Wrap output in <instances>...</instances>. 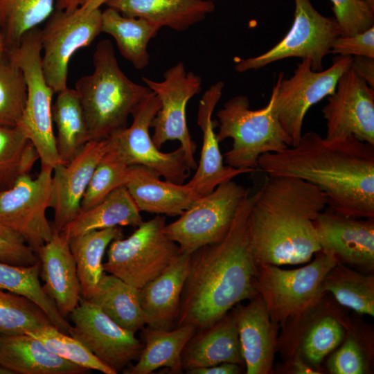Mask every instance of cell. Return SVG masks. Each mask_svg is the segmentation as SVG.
<instances>
[{"mask_svg":"<svg viewBox=\"0 0 374 374\" xmlns=\"http://www.w3.org/2000/svg\"><path fill=\"white\" fill-rule=\"evenodd\" d=\"M258 167L270 176L314 184L326 195L327 207L337 213L374 218V145L353 136L327 140L311 131L295 146L262 154Z\"/></svg>","mask_w":374,"mask_h":374,"instance_id":"1","label":"cell"},{"mask_svg":"<svg viewBox=\"0 0 374 374\" xmlns=\"http://www.w3.org/2000/svg\"><path fill=\"white\" fill-rule=\"evenodd\" d=\"M255 197L256 193L249 194L244 198L220 241L191 254L177 326L191 324L197 330L205 328L240 301L258 295L254 286L258 265L249 232Z\"/></svg>","mask_w":374,"mask_h":374,"instance_id":"2","label":"cell"},{"mask_svg":"<svg viewBox=\"0 0 374 374\" xmlns=\"http://www.w3.org/2000/svg\"><path fill=\"white\" fill-rule=\"evenodd\" d=\"M328 206L324 193L305 180L270 176L256 193L249 232L258 266L298 265L321 251L314 220Z\"/></svg>","mask_w":374,"mask_h":374,"instance_id":"3","label":"cell"},{"mask_svg":"<svg viewBox=\"0 0 374 374\" xmlns=\"http://www.w3.org/2000/svg\"><path fill=\"white\" fill-rule=\"evenodd\" d=\"M93 64V73L79 78L75 87L83 109L89 141L106 139L127 127L130 115L152 91L123 73L109 39L98 43Z\"/></svg>","mask_w":374,"mask_h":374,"instance_id":"4","label":"cell"},{"mask_svg":"<svg viewBox=\"0 0 374 374\" xmlns=\"http://www.w3.org/2000/svg\"><path fill=\"white\" fill-rule=\"evenodd\" d=\"M274 99L273 88L267 105L252 109L247 96H236L217 112L218 141L233 140L231 149L224 155L227 166L254 172L262 154L278 152L292 146L291 138L275 112Z\"/></svg>","mask_w":374,"mask_h":374,"instance_id":"5","label":"cell"},{"mask_svg":"<svg viewBox=\"0 0 374 374\" xmlns=\"http://www.w3.org/2000/svg\"><path fill=\"white\" fill-rule=\"evenodd\" d=\"M41 29L35 27L19 43L6 49L9 60L23 73L27 89L24 112L17 125L34 145L41 168H53L62 163L53 128L52 97L42 66Z\"/></svg>","mask_w":374,"mask_h":374,"instance_id":"6","label":"cell"},{"mask_svg":"<svg viewBox=\"0 0 374 374\" xmlns=\"http://www.w3.org/2000/svg\"><path fill=\"white\" fill-rule=\"evenodd\" d=\"M314 256L311 262L295 269H283L272 265L258 266L254 286L276 326L283 327L299 318L325 293L324 276L339 262L334 256L321 251Z\"/></svg>","mask_w":374,"mask_h":374,"instance_id":"7","label":"cell"},{"mask_svg":"<svg viewBox=\"0 0 374 374\" xmlns=\"http://www.w3.org/2000/svg\"><path fill=\"white\" fill-rule=\"evenodd\" d=\"M166 217L143 222L129 237L109 245L103 270L141 289L159 275L179 253L178 244L165 231Z\"/></svg>","mask_w":374,"mask_h":374,"instance_id":"8","label":"cell"},{"mask_svg":"<svg viewBox=\"0 0 374 374\" xmlns=\"http://www.w3.org/2000/svg\"><path fill=\"white\" fill-rule=\"evenodd\" d=\"M161 107L157 96L149 93L132 113L130 126L107 139V150L127 166H142L176 184H184L189 177V167L183 149L179 146L170 152H162L154 143L150 128Z\"/></svg>","mask_w":374,"mask_h":374,"instance_id":"9","label":"cell"},{"mask_svg":"<svg viewBox=\"0 0 374 374\" xmlns=\"http://www.w3.org/2000/svg\"><path fill=\"white\" fill-rule=\"evenodd\" d=\"M248 189L233 179L218 185L200 197L165 231L181 251L193 253L198 249L220 241L227 233Z\"/></svg>","mask_w":374,"mask_h":374,"instance_id":"10","label":"cell"},{"mask_svg":"<svg viewBox=\"0 0 374 374\" xmlns=\"http://www.w3.org/2000/svg\"><path fill=\"white\" fill-rule=\"evenodd\" d=\"M292 25L285 37L267 51L256 57L238 59L235 69L243 73L257 70L270 63L290 57L310 60L312 69L323 70V60L333 42L341 35L335 18L319 12L310 0H294Z\"/></svg>","mask_w":374,"mask_h":374,"instance_id":"11","label":"cell"},{"mask_svg":"<svg viewBox=\"0 0 374 374\" xmlns=\"http://www.w3.org/2000/svg\"><path fill=\"white\" fill-rule=\"evenodd\" d=\"M353 56L339 55L332 64L319 71L312 69L309 60L302 59L294 74L288 79L280 73L274 89V109L285 132L292 140V146L299 142L303 121L308 109L332 94L341 75L348 70Z\"/></svg>","mask_w":374,"mask_h":374,"instance_id":"12","label":"cell"},{"mask_svg":"<svg viewBox=\"0 0 374 374\" xmlns=\"http://www.w3.org/2000/svg\"><path fill=\"white\" fill-rule=\"evenodd\" d=\"M142 80L161 103L151 125L154 143L160 150L168 141H178L189 167L196 170L197 163L194 155L197 145L188 130L186 109L188 102L201 91V77L187 71L184 64L179 62L166 70L161 81L145 77Z\"/></svg>","mask_w":374,"mask_h":374,"instance_id":"13","label":"cell"},{"mask_svg":"<svg viewBox=\"0 0 374 374\" xmlns=\"http://www.w3.org/2000/svg\"><path fill=\"white\" fill-rule=\"evenodd\" d=\"M53 168H41L38 175L19 176L0 192V222L19 234L36 253L52 238L54 229L46 217L52 197Z\"/></svg>","mask_w":374,"mask_h":374,"instance_id":"14","label":"cell"},{"mask_svg":"<svg viewBox=\"0 0 374 374\" xmlns=\"http://www.w3.org/2000/svg\"><path fill=\"white\" fill-rule=\"evenodd\" d=\"M100 9L82 14L55 9L41 30L44 55L42 66L44 78L54 93L68 88L69 63L80 48L90 45L101 33Z\"/></svg>","mask_w":374,"mask_h":374,"instance_id":"15","label":"cell"},{"mask_svg":"<svg viewBox=\"0 0 374 374\" xmlns=\"http://www.w3.org/2000/svg\"><path fill=\"white\" fill-rule=\"evenodd\" d=\"M69 315L73 325L69 334L116 373L138 359L143 344L135 333L118 325L96 305L81 297Z\"/></svg>","mask_w":374,"mask_h":374,"instance_id":"16","label":"cell"},{"mask_svg":"<svg viewBox=\"0 0 374 374\" xmlns=\"http://www.w3.org/2000/svg\"><path fill=\"white\" fill-rule=\"evenodd\" d=\"M325 139L349 136L374 145V91L350 67L339 78L323 107Z\"/></svg>","mask_w":374,"mask_h":374,"instance_id":"17","label":"cell"},{"mask_svg":"<svg viewBox=\"0 0 374 374\" xmlns=\"http://www.w3.org/2000/svg\"><path fill=\"white\" fill-rule=\"evenodd\" d=\"M314 223L321 251L339 263L373 270L374 218L346 216L326 207Z\"/></svg>","mask_w":374,"mask_h":374,"instance_id":"18","label":"cell"},{"mask_svg":"<svg viewBox=\"0 0 374 374\" xmlns=\"http://www.w3.org/2000/svg\"><path fill=\"white\" fill-rule=\"evenodd\" d=\"M107 149L106 139L89 141L70 161L53 168L51 208L56 231L60 232L80 212L84 194Z\"/></svg>","mask_w":374,"mask_h":374,"instance_id":"19","label":"cell"},{"mask_svg":"<svg viewBox=\"0 0 374 374\" xmlns=\"http://www.w3.org/2000/svg\"><path fill=\"white\" fill-rule=\"evenodd\" d=\"M224 84L218 81L202 96L198 105L197 123L202 132V145L199 163L192 179L186 183L200 197L211 193L218 185L238 175L251 172L235 168L223 162L213 120L215 108L220 100Z\"/></svg>","mask_w":374,"mask_h":374,"instance_id":"20","label":"cell"},{"mask_svg":"<svg viewBox=\"0 0 374 374\" xmlns=\"http://www.w3.org/2000/svg\"><path fill=\"white\" fill-rule=\"evenodd\" d=\"M36 253L40 262L39 276L44 281L43 290L53 301L61 315L66 318L78 305L82 297L69 241L54 229L51 239Z\"/></svg>","mask_w":374,"mask_h":374,"instance_id":"21","label":"cell"},{"mask_svg":"<svg viewBox=\"0 0 374 374\" xmlns=\"http://www.w3.org/2000/svg\"><path fill=\"white\" fill-rule=\"evenodd\" d=\"M250 300L233 312L246 373L268 374L272 371L276 344V325L260 295Z\"/></svg>","mask_w":374,"mask_h":374,"instance_id":"22","label":"cell"},{"mask_svg":"<svg viewBox=\"0 0 374 374\" xmlns=\"http://www.w3.org/2000/svg\"><path fill=\"white\" fill-rule=\"evenodd\" d=\"M191 254L180 251L159 275L140 289V303L148 327L170 330L177 320Z\"/></svg>","mask_w":374,"mask_h":374,"instance_id":"23","label":"cell"},{"mask_svg":"<svg viewBox=\"0 0 374 374\" xmlns=\"http://www.w3.org/2000/svg\"><path fill=\"white\" fill-rule=\"evenodd\" d=\"M124 186L140 211L157 215H180L200 197L187 184L163 181L142 166H129Z\"/></svg>","mask_w":374,"mask_h":374,"instance_id":"24","label":"cell"},{"mask_svg":"<svg viewBox=\"0 0 374 374\" xmlns=\"http://www.w3.org/2000/svg\"><path fill=\"white\" fill-rule=\"evenodd\" d=\"M0 365L8 374H82L88 371L52 353L28 334L0 335Z\"/></svg>","mask_w":374,"mask_h":374,"instance_id":"25","label":"cell"},{"mask_svg":"<svg viewBox=\"0 0 374 374\" xmlns=\"http://www.w3.org/2000/svg\"><path fill=\"white\" fill-rule=\"evenodd\" d=\"M199 330L183 350V369L208 367L224 362L239 364L244 362L233 312Z\"/></svg>","mask_w":374,"mask_h":374,"instance_id":"26","label":"cell"},{"mask_svg":"<svg viewBox=\"0 0 374 374\" xmlns=\"http://www.w3.org/2000/svg\"><path fill=\"white\" fill-rule=\"evenodd\" d=\"M105 5L124 16L143 18L178 32L203 21L215 10L211 0H108Z\"/></svg>","mask_w":374,"mask_h":374,"instance_id":"27","label":"cell"},{"mask_svg":"<svg viewBox=\"0 0 374 374\" xmlns=\"http://www.w3.org/2000/svg\"><path fill=\"white\" fill-rule=\"evenodd\" d=\"M141 330L144 345L138 362L124 373L150 374L161 367L174 373H181L183 350L197 329L191 324H184L173 330L149 327Z\"/></svg>","mask_w":374,"mask_h":374,"instance_id":"28","label":"cell"},{"mask_svg":"<svg viewBox=\"0 0 374 374\" xmlns=\"http://www.w3.org/2000/svg\"><path fill=\"white\" fill-rule=\"evenodd\" d=\"M143 222L141 211L125 186H122L96 206L80 212L60 232L69 240L94 230L123 226L137 227Z\"/></svg>","mask_w":374,"mask_h":374,"instance_id":"29","label":"cell"},{"mask_svg":"<svg viewBox=\"0 0 374 374\" xmlns=\"http://www.w3.org/2000/svg\"><path fill=\"white\" fill-rule=\"evenodd\" d=\"M161 28L143 18L124 16L111 8L102 11L101 32L115 39L122 56L139 70L149 64L148 46Z\"/></svg>","mask_w":374,"mask_h":374,"instance_id":"30","label":"cell"},{"mask_svg":"<svg viewBox=\"0 0 374 374\" xmlns=\"http://www.w3.org/2000/svg\"><path fill=\"white\" fill-rule=\"evenodd\" d=\"M87 300L118 325L134 333L145 326L140 290L114 275L103 273L96 290Z\"/></svg>","mask_w":374,"mask_h":374,"instance_id":"31","label":"cell"},{"mask_svg":"<svg viewBox=\"0 0 374 374\" xmlns=\"http://www.w3.org/2000/svg\"><path fill=\"white\" fill-rule=\"evenodd\" d=\"M123 238V230L115 226L91 231L70 239L69 247L75 261L82 297L90 298L104 273L103 258L109 244Z\"/></svg>","mask_w":374,"mask_h":374,"instance_id":"32","label":"cell"},{"mask_svg":"<svg viewBox=\"0 0 374 374\" xmlns=\"http://www.w3.org/2000/svg\"><path fill=\"white\" fill-rule=\"evenodd\" d=\"M57 152L62 163L70 161L89 141V131L78 92L69 87L57 93L52 105Z\"/></svg>","mask_w":374,"mask_h":374,"instance_id":"33","label":"cell"},{"mask_svg":"<svg viewBox=\"0 0 374 374\" xmlns=\"http://www.w3.org/2000/svg\"><path fill=\"white\" fill-rule=\"evenodd\" d=\"M322 287L342 305L358 314L374 316V277L337 263L326 274Z\"/></svg>","mask_w":374,"mask_h":374,"instance_id":"34","label":"cell"},{"mask_svg":"<svg viewBox=\"0 0 374 374\" xmlns=\"http://www.w3.org/2000/svg\"><path fill=\"white\" fill-rule=\"evenodd\" d=\"M40 262L29 266L13 265L0 261V288L24 296L39 305L53 325L69 334L71 324L59 312L39 281Z\"/></svg>","mask_w":374,"mask_h":374,"instance_id":"35","label":"cell"},{"mask_svg":"<svg viewBox=\"0 0 374 374\" xmlns=\"http://www.w3.org/2000/svg\"><path fill=\"white\" fill-rule=\"evenodd\" d=\"M54 0H0V35L6 49L53 12Z\"/></svg>","mask_w":374,"mask_h":374,"instance_id":"36","label":"cell"},{"mask_svg":"<svg viewBox=\"0 0 374 374\" xmlns=\"http://www.w3.org/2000/svg\"><path fill=\"white\" fill-rule=\"evenodd\" d=\"M38 159L34 145L19 127L0 125V192L19 176L30 174Z\"/></svg>","mask_w":374,"mask_h":374,"instance_id":"37","label":"cell"},{"mask_svg":"<svg viewBox=\"0 0 374 374\" xmlns=\"http://www.w3.org/2000/svg\"><path fill=\"white\" fill-rule=\"evenodd\" d=\"M48 325L53 323L35 303L0 288V335L27 334Z\"/></svg>","mask_w":374,"mask_h":374,"instance_id":"38","label":"cell"},{"mask_svg":"<svg viewBox=\"0 0 374 374\" xmlns=\"http://www.w3.org/2000/svg\"><path fill=\"white\" fill-rule=\"evenodd\" d=\"M27 89L22 71L8 57L0 55V125L16 127L26 105Z\"/></svg>","mask_w":374,"mask_h":374,"instance_id":"39","label":"cell"},{"mask_svg":"<svg viewBox=\"0 0 374 374\" xmlns=\"http://www.w3.org/2000/svg\"><path fill=\"white\" fill-rule=\"evenodd\" d=\"M39 339L52 353L86 369L105 374H116L96 357L82 342L48 325L27 333Z\"/></svg>","mask_w":374,"mask_h":374,"instance_id":"40","label":"cell"},{"mask_svg":"<svg viewBox=\"0 0 374 374\" xmlns=\"http://www.w3.org/2000/svg\"><path fill=\"white\" fill-rule=\"evenodd\" d=\"M129 166L107 150L98 163L82 197L80 212L100 203L113 190L124 186Z\"/></svg>","mask_w":374,"mask_h":374,"instance_id":"41","label":"cell"},{"mask_svg":"<svg viewBox=\"0 0 374 374\" xmlns=\"http://www.w3.org/2000/svg\"><path fill=\"white\" fill-rule=\"evenodd\" d=\"M345 330L339 321L327 315L317 320L308 329L301 350L311 364H319L343 341Z\"/></svg>","mask_w":374,"mask_h":374,"instance_id":"42","label":"cell"},{"mask_svg":"<svg viewBox=\"0 0 374 374\" xmlns=\"http://www.w3.org/2000/svg\"><path fill=\"white\" fill-rule=\"evenodd\" d=\"M341 35L363 32L374 25V8L362 0H330Z\"/></svg>","mask_w":374,"mask_h":374,"instance_id":"43","label":"cell"},{"mask_svg":"<svg viewBox=\"0 0 374 374\" xmlns=\"http://www.w3.org/2000/svg\"><path fill=\"white\" fill-rule=\"evenodd\" d=\"M328 369L332 374H362L366 362L364 350L356 339L348 337L329 358Z\"/></svg>","mask_w":374,"mask_h":374,"instance_id":"44","label":"cell"},{"mask_svg":"<svg viewBox=\"0 0 374 374\" xmlns=\"http://www.w3.org/2000/svg\"><path fill=\"white\" fill-rule=\"evenodd\" d=\"M0 261L29 266L39 262L37 253L17 233L0 222Z\"/></svg>","mask_w":374,"mask_h":374,"instance_id":"45","label":"cell"},{"mask_svg":"<svg viewBox=\"0 0 374 374\" xmlns=\"http://www.w3.org/2000/svg\"><path fill=\"white\" fill-rule=\"evenodd\" d=\"M330 53L374 58V26L352 35L339 36L333 42Z\"/></svg>","mask_w":374,"mask_h":374,"instance_id":"46","label":"cell"},{"mask_svg":"<svg viewBox=\"0 0 374 374\" xmlns=\"http://www.w3.org/2000/svg\"><path fill=\"white\" fill-rule=\"evenodd\" d=\"M355 73L373 88L374 86V58L362 56L353 57L350 66Z\"/></svg>","mask_w":374,"mask_h":374,"instance_id":"47","label":"cell"},{"mask_svg":"<svg viewBox=\"0 0 374 374\" xmlns=\"http://www.w3.org/2000/svg\"><path fill=\"white\" fill-rule=\"evenodd\" d=\"M189 374H238L240 373L238 364L224 362L208 367L191 368L186 371Z\"/></svg>","mask_w":374,"mask_h":374,"instance_id":"48","label":"cell"},{"mask_svg":"<svg viewBox=\"0 0 374 374\" xmlns=\"http://www.w3.org/2000/svg\"><path fill=\"white\" fill-rule=\"evenodd\" d=\"M85 0H57L55 9L71 12L77 10Z\"/></svg>","mask_w":374,"mask_h":374,"instance_id":"49","label":"cell"},{"mask_svg":"<svg viewBox=\"0 0 374 374\" xmlns=\"http://www.w3.org/2000/svg\"><path fill=\"white\" fill-rule=\"evenodd\" d=\"M108 0H85L84 2L77 9L82 14L89 13L93 10L100 9V7L105 4Z\"/></svg>","mask_w":374,"mask_h":374,"instance_id":"50","label":"cell"},{"mask_svg":"<svg viewBox=\"0 0 374 374\" xmlns=\"http://www.w3.org/2000/svg\"><path fill=\"white\" fill-rule=\"evenodd\" d=\"M6 51V47L3 39L0 35V55Z\"/></svg>","mask_w":374,"mask_h":374,"instance_id":"51","label":"cell"},{"mask_svg":"<svg viewBox=\"0 0 374 374\" xmlns=\"http://www.w3.org/2000/svg\"><path fill=\"white\" fill-rule=\"evenodd\" d=\"M368 4L371 7L374 8V0H362Z\"/></svg>","mask_w":374,"mask_h":374,"instance_id":"52","label":"cell"},{"mask_svg":"<svg viewBox=\"0 0 374 374\" xmlns=\"http://www.w3.org/2000/svg\"><path fill=\"white\" fill-rule=\"evenodd\" d=\"M0 374H8L0 365Z\"/></svg>","mask_w":374,"mask_h":374,"instance_id":"53","label":"cell"}]
</instances>
